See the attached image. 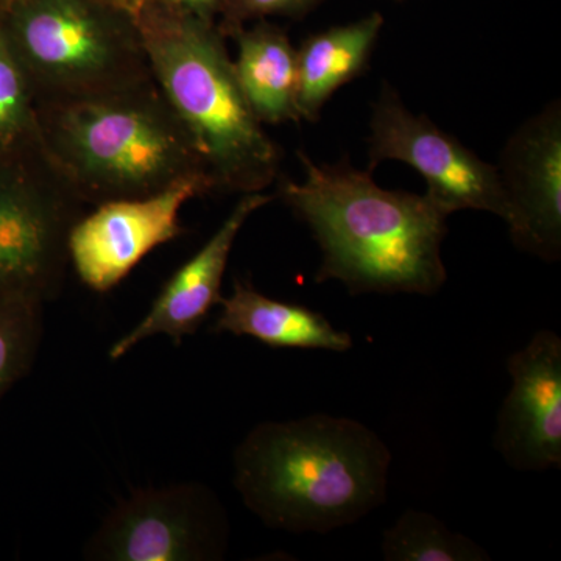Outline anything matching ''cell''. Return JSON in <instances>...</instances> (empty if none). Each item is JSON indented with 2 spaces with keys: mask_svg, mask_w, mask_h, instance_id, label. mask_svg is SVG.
Instances as JSON below:
<instances>
[{
  "mask_svg": "<svg viewBox=\"0 0 561 561\" xmlns=\"http://www.w3.org/2000/svg\"><path fill=\"white\" fill-rule=\"evenodd\" d=\"M264 192L243 194L230 216L186 264L164 284L142 320L111 345L108 357L119 360L147 339L168 335L176 345L195 334L210 309L221 301V283L236 239L256 210L273 201Z\"/></svg>",
  "mask_w": 561,
  "mask_h": 561,
  "instance_id": "12",
  "label": "cell"
},
{
  "mask_svg": "<svg viewBox=\"0 0 561 561\" xmlns=\"http://www.w3.org/2000/svg\"><path fill=\"white\" fill-rule=\"evenodd\" d=\"M368 158L370 172L383 161L412 165L426 180V195L448 216L476 209L507 220L508 203L496 165L426 116L412 113L389 84L373 105Z\"/></svg>",
  "mask_w": 561,
  "mask_h": 561,
  "instance_id": "8",
  "label": "cell"
},
{
  "mask_svg": "<svg viewBox=\"0 0 561 561\" xmlns=\"http://www.w3.org/2000/svg\"><path fill=\"white\" fill-rule=\"evenodd\" d=\"M390 465L370 427L316 413L253 427L234 453V486L271 529L330 534L382 507Z\"/></svg>",
  "mask_w": 561,
  "mask_h": 561,
  "instance_id": "2",
  "label": "cell"
},
{
  "mask_svg": "<svg viewBox=\"0 0 561 561\" xmlns=\"http://www.w3.org/2000/svg\"><path fill=\"white\" fill-rule=\"evenodd\" d=\"M214 331L247 335L273 348L324 350L345 353L353 348L348 332L332 327L327 317L306 306L273 300L249 283L236 279L230 297L221 298Z\"/></svg>",
  "mask_w": 561,
  "mask_h": 561,
  "instance_id": "13",
  "label": "cell"
},
{
  "mask_svg": "<svg viewBox=\"0 0 561 561\" xmlns=\"http://www.w3.org/2000/svg\"><path fill=\"white\" fill-rule=\"evenodd\" d=\"M381 552L387 561H489L482 546L453 531L427 512L402 513L382 534Z\"/></svg>",
  "mask_w": 561,
  "mask_h": 561,
  "instance_id": "16",
  "label": "cell"
},
{
  "mask_svg": "<svg viewBox=\"0 0 561 561\" xmlns=\"http://www.w3.org/2000/svg\"><path fill=\"white\" fill-rule=\"evenodd\" d=\"M505 220L515 245L531 256H561V111L551 103L508 139L501 154Z\"/></svg>",
  "mask_w": 561,
  "mask_h": 561,
  "instance_id": "10",
  "label": "cell"
},
{
  "mask_svg": "<svg viewBox=\"0 0 561 561\" xmlns=\"http://www.w3.org/2000/svg\"><path fill=\"white\" fill-rule=\"evenodd\" d=\"M511 391L497 413L493 446L513 470L561 467V339L541 330L507 360Z\"/></svg>",
  "mask_w": 561,
  "mask_h": 561,
  "instance_id": "11",
  "label": "cell"
},
{
  "mask_svg": "<svg viewBox=\"0 0 561 561\" xmlns=\"http://www.w3.org/2000/svg\"><path fill=\"white\" fill-rule=\"evenodd\" d=\"M43 332V302L0 300V401L32 370Z\"/></svg>",
  "mask_w": 561,
  "mask_h": 561,
  "instance_id": "18",
  "label": "cell"
},
{
  "mask_svg": "<svg viewBox=\"0 0 561 561\" xmlns=\"http://www.w3.org/2000/svg\"><path fill=\"white\" fill-rule=\"evenodd\" d=\"M382 27V14L371 13L302 41L297 50L300 119L319 121L332 95L368 69Z\"/></svg>",
  "mask_w": 561,
  "mask_h": 561,
  "instance_id": "14",
  "label": "cell"
},
{
  "mask_svg": "<svg viewBox=\"0 0 561 561\" xmlns=\"http://www.w3.org/2000/svg\"><path fill=\"white\" fill-rule=\"evenodd\" d=\"M84 203L43 150L0 154V300H54Z\"/></svg>",
  "mask_w": 561,
  "mask_h": 561,
  "instance_id": "6",
  "label": "cell"
},
{
  "mask_svg": "<svg viewBox=\"0 0 561 561\" xmlns=\"http://www.w3.org/2000/svg\"><path fill=\"white\" fill-rule=\"evenodd\" d=\"M151 76L201 151L213 194H253L276 180L280 153L254 116L214 20L136 0Z\"/></svg>",
  "mask_w": 561,
  "mask_h": 561,
  "instance_id": "3",
  "label": "cell"
},
{
  "mask_svg": "<svg viewBox=\"0 0 561 561\" xmlns=\"http://www.w3.org/2000/svg\"><path fill=\"white\" fill-rule=\"evenodd\" d=\"M3 32L36 108L153 81L136 0H14Z\"/></svg>",
  "mask_w": 561,
  "mask_h": 561,
  "instance_id": "5",
  "label": "cell"
},
{
  "mask_svg": "<svg viewBox=\"0 0 561 561\" xmlns=\"http://www.w3.org/2000/svg\"><path fill=\"white\" fill-rule=\"evenodd\" d=\"M298 158L305 180L283 181L279 197L319 243L317 283L339 280L353 295L431 297L442 289L449 216L430 195L383 190L348 161Z\"/></svg>",
  "mask_w": 561,
  "mask_h": 561,
  "instance_id": "1",
  "label": "cell"
},
{
  "mask_svg": "<svg viewBox=\"0 0 561 561\" xmlns=\"http://www.w3.org/2000/svg\"><path fill=\"white\" fill-rule=\"evenodd\" d=\"M324 0H227L221 10L219 31L225 38L243 28L245 22L267 16L300 18L317 9Z\"/></svg>",
  "mask_w": 561,
  "mask_h": 561,
  "instance_id": "19",
  "label": "cell"
},
{
  "mask_svg": "<svg viewBox=\"0 0 561 561\" xmlns=\"http://www.w3.org/2000/svg\"><path fill=\"white\" fill-rule=\"evenodd\" d=\"M230 523L219 497L202 483L139 490L103 519L87 559L213 561L224 559Z\"/></svg>",
  "mask_w": 561,
  "mask_h": 561,
  "instance_id": "7",
  "label": "cell"
},
{
  "mask_svg": "<svg viewBox=\"0 0 561 561\" xmlns=\"http://www.w3.org/2000/svg\"><path fill=\"white\" fill-rule=\"evenodd\" d=\"M238 43L236 77L261 124L298 122L297 49L286 33L264 20L232 35Z\"/></svg>",
  "mask_w": 561,
  "mask_h": 561,
  "instance_id": "15",
  "label": "cell"
},
{
  "mask_svg": "<svg viewBox=\"0 0 561 561\" xmlns=\"http://www.w3.org/2000/svg\"><path fill=\"white\" fill-rule=\"evenodd\" d=\"M36 113L44 157L84 205L149 197L187 176L209 180L194 139L154 80Z\"/></svg>",
  "mask_w": 561,
  "mask_h": 561,
  "instance_id": "4",
  "label": "cell"
},
{
  "mask_svg": "<svg viewBox=\"0 0 561 561\" xmlns=\"http://www.w3.org/2000/svg\"><path fill=\"white\" fill-rule=\"evenodd\" d=\"M41 149L38 113L0 22V154Z\"/></svg>",
  "mask_w": 561,
  "mask_h": 561,
  "instance_id": "17",
  "label": "cell"
},
{
  "mask_svg": "<svg viewBox=\"0 0 561 561\" xmlns=\"http://www.w3.org/2000/svg\"><path fill=\"white\" fill-rule=\"evenodd\" d=\"M213 194L206 176H187L149 197L94 206L70 230L69 262L84 286L99 294L116 287L151 250L180 238L181 208Z\"/></svg>",
  "mask_w": 561,
  "mask_h": 561,
  "instance_id": "9",
  "label": "cell"
},
{
  "mask_svg": "<svg viewBox=\"0 0 561 561\" xmlns=\"http://www.w3.org/2000/svg\"><path fill=\"white\" fill-rule=\"evenodd\" d=\"M162 9L181 11V13L195 14L216 21L217 14L221 13L227 0H146Z\"/></svg>",
  "mask_w": 561,
  "mask_h": 561,
  "instance_id": "20",
  "label": "cell"
}]
</instances>
